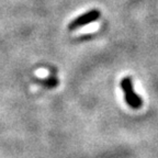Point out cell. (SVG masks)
<instances>
[{
  "label": "cell",
  "instance_id": "cell-1",
  "mask_svg": "<svg viewBox=\"0 0 158 158\" xmlns=\"http://www.w3.org/2000/svg\"><path fill=\"white\" fill-rule=\"evenodd\" d=\"M121 88L125 94V100L127 104L133 109H138L142 106V99L134 92L133 89V82H132L130 77H125L122 79L121 81Z\"/></svg>",
  "mask_w": 158,
  "mask_h": 158
},
{
  "label": "cell",
  "instance_id": "cell-2",
  "mask_svg": "<svg viewBox=\"0 0 158 158\" xmlns=\"http://www.w3.org/2000/svg\"><path fill=\"white\" fill-rule=\"evenodd\" d=\"M99 18H100V12H99L98 10H91V11L85 13L81 17H79L78 19L75 20L74 22H73L72 27H73V29H76V27H82V25L88 24V23L94 22Z\"/></svg>",
  "mask_w": 158,
  "mask_h": 158
},
{
  "label": "cell",
  "instance_id": "cell-3",
  "mask_svg": "<svg viewBox=\"0 0 158 158\" xmlns=\"http://www.w3.org/2000/svg\"><path fill=\"white\" fill-rule=\"evenodd\" d=\"M35 75H36L37 77H40V78H45V77H47V75H48V72H47L46 69L41 68V69H37Z\"/></svg>",
  "mask_w": 158,
  "mask_h": 158
}]
</instances>
